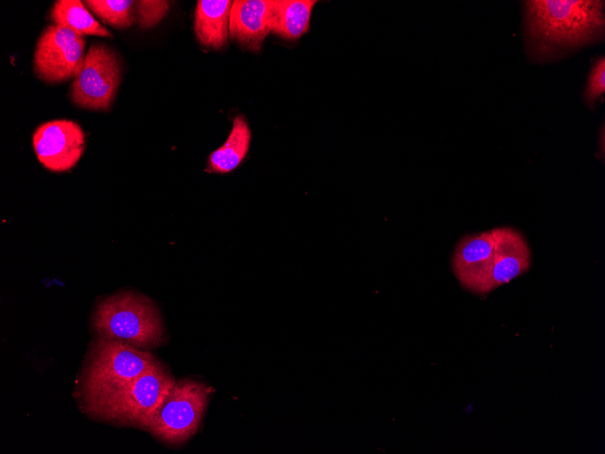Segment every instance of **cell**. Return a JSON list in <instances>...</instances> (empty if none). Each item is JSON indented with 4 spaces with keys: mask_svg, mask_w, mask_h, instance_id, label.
I'll return each mask as SVG.
<instances>
[{
    "mask_svg": "<svg viewBox=\"0 0 605 454\" xmlns=\"http://www.w3.org/2000/svg\"><path fill=\"white\" fill-rule=\"evenodd\" d=\"M523 13L527 45L531 53L540 59L603 38V1H526Z\"/></svg>",
    "mask_w": 605,
    "mask_h": 454,
    "instance_id": "cell-1",
    "label": "cell"
},
{
    "mask_svg": "<svg viewBox=\"0 0 605 454\" xmlns=\"http://www.w3.org/2000/svg\"><path fill=\"white\" fill-rule=\"evenodd\" d=\"M158 362L149 352L99 335L91 345L82 377L85 406L117 391Z\"/></svg>",
    "mask_w": 605,
    "mask_h": 454,
    "instance_id": "cell-2",
    "label": "cell"
},
{
    "mask_svg": "<svg viewBox=\"0 0 605 454\" xmlns=\"http://www.w3.org/2000/svg\"><path fill=\"white\" fill-rule=\"evenodd\" d=\"M92 325L100 336L120 340L137 348L159 345L164 328L156 305L145 295L122 292L101 301Z\"/></svg>",
    "mask_w": 605,
    "mask_h": 454,
    "instance_id": "cell-3",
    "label": "cell"
},
{
    "mask_svg": "<svg viewBox=\"0 0 605 454\" xmlns=\"http://www.w3.org/2000/svg\"><path fill=\"white\" fill-rule=\"evenodd\" d=\"M176 380L159 363L110 395L85 406L93 417L148 430Z\"/></svg>",
    "mask_w": 605,
    "mask_h": 454,
    "instance_id": "cell-4",
    "label": "cell"
},
{
    "mask_svg": "<svg viewBox=\"0 0 605 454\" xmlns=\"http://www.w3.org/2000/svg\"><path fill=\"white\" fill-rule=\"evenodd\" d=\"M211 391L203 382L176 380L147 430L167 445H182L197 431Z\"/></svg>",
    "mask_w": 605,
    "mask_h": 454,
    "instance_id": "cell-5",
    "label": "cell"
},
{
    "mask_svg": "<svg viewBox=\"0 0 605 454\" xmlns=\"http://www.w3.org/2000/svg\"><path fill=\"white\" fill-rule=\"evenodd\" d=\"M120 78L117 55L103 43H93L74 77L72 101L88 110L105 111L110 106Z\"/></svg>",
    "mask_w": 605,
    "mask_h": 454,
    "instance_id": "cell-6",
    "label": "cell"
},
{
    "mask_svg": "<svg viewBox=\"0 0 605 454\" xmlns=\"http://www.w3.org/2000/svg\"><path fill=\"white\" fill-rule=\"evenodd\" d=\"M82 35L57 24L41 34L34 51L36 75L46 82H60L75 77L84 60Z\"/></svg>",
    "mask_w": 605,
    "mask_h": 454,
    "instance_id": "cell-7",
    "label": "cell"
},
{
    "mask_svg": "<svg viewBox=\"0 0 605 454\" xmlns=\"http://www.w3.org/2000/svg\"><path fill=\"white\" fill-rule=\"evenodd\" d=\"M84 144L82 128L69 120L47 121L33 135L37 159L47 169L56 172L72 169L82 155Z\"/></svg>",
    "mask_w": 605,
    "mask_h": 454,
    "instance_id": "cell-8",
    "label": "cell"
},
{
    "mask_svg": "<svg viewBox=\"0 0 605 454\" xmlns=\"http://www.w3.org/2000/svg\"><path fill=\"white\" fill-rule=\"evenodd\" d=\"M497 227L480 234L466 235L457 244L452 268L460 284L480 294L489 275L495 253Z\"/></svg>",
    "mask_w": 605,
    "mask_h": 454,
    "instance_id": "cell-9",
    "label": "cell"
},
{
    "mask_svg": "<svg viewBox=\"0 0 605 454\" xmlns=\"http://www.w3.org/2000/svg\"><path fill=\"white\" fill-rule=\"evenodd\" d=\"M531 255L523 237L511 227H497L494 259L481 295L523 274L528 270Z\"/></svg>",
    "mask_w": 605,
    "mask_h": 454,
    "instance_id": "cell-10",
    "label": "cell"
},
{
    "mask_svg": "<svg viewBox=\"0 0 605 454\" xmlns=\"http://www.w3.org/2000/svg\"><path fill=\"white\" fill-rule=\"evenodd\" d=\"M271 0H236L232 3L229 34L245 47L258 51L270 32Z\"/></svg>",
    "mask_w": 605,
    "mask_h": 454,
    "instance_id": "cell-11",
    "label": "cell"
},
{
    "mask_svg": "<svg viewBox=\"0 0 605 454\" xmlns=\"http://www.w3.org/2000/svg\"><path fill=\"white\" fill-rule=\"evenodd\" d=\"M232 1L200 0L195 13V32L198 42L206 47L226 46L229 33Z\"/></svg>",
    "mask_w": 605,
    "mask_h": 454,
    "instance_id": "cell-12",
    "label": "cell"
},
{
    "mask_svg": "<svg viewBox=\"0 0 605 454\" xmlns=\"http://www.w3.org/2000/svg\"><path fill=\"white\" fill-rule=\"evenodd\" d=\"M315 0H271L270 32L287 40H296L306 34Z\"/></svg>",
    "mask_w": 605,
    "mask_h": 454,
    "instance_id": "cell-13",
    "label": "cell"
},
{
    "mask_svg": "<svg viewBox=\"0 0 605 454\" xmlns=\"http://www.w3.org/2000/svg\"><path fill=\"white\" fill-rule=\"evenodd\" d=\"M250 141L251 130L246 121L236 116L226 142L208 158L209 171L223 174L237 168L248 151Z\"/></svg>",
    "mask_w": 605,
    "mask_h": 454,
    "instance_id": "cell-14",
    "label": "cell"
},
{
    "mask_svg": "<svg viewBox=\"0 0 605 454\" xmlns=\"http://www.w3.org/2000/svg\"><path fill=\"white\" fill-rule=\"evenodd\" d=\"M51 17L55 24L69 28L80 35L111 36L78 0L56 1Z\"/></svg>",
    "mask_w": 605,
    "mask_h": 454,
    "instance_id": "cell-15",
    "label": "cell"
},
{
    "mask_svg": "<svg viewBox=\"0 0 605 454\" xmlns=\"http://www.w3.org/2000/svg\"><path fill=\"white\" fill-rule=\"evenodd\" d=\"M90 9L109 24L125 28L131 25L133 1L128 0H88Z\"/></svg>",
    "mask_w": 605,
    "mask_h": 454,
    "instance_id": "cell-16",
    "label": "cell"
},
{
    "mask_svg": "<svg viewBox=\"0 0 605 454\" xmlns=\"http://www.w3.org/2000/svg\"><path fill=\"white\" fill-rule=\"evenodd\" d=\"M138 23L140 27L149 28L158 24L168 10V1H137L134 2Z\"/></svg>",
    "mask_w": 605,
    "mask_h": 454,
    "instance_id": "cell-17",
    "label": "cell"
},
{
    "mask_svg": "<svg viewBox=\"0 0 605 454\" xmlns=\"http://www.w3.org/2000/svg\"><path fill=\"white\" fill-rule=\"evenodd\" d=\"M605 92V59L599 58L591 67L584 92L585 102L592 108Z\"/></svg>",
    "mask_w": 605,
    "mask_h": 454,
    "instance_id": "cell-18",
    "label": "cell"
}]
</instances>
